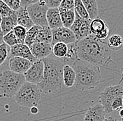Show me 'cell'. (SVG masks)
<instances>
[{"mask_svg":"<svg viewBox=\"0 0 123 121\" xmlns=\"http://www.w3.org/2000/svg\"><path fill=\"white\" fill-rule=\"evenodd\" d=\"M85 7L86 8L90 20L98 18L99 10L97 0H81Z\"/></svg>","mask_w":123,"mask_h":121,"instance_id":"cell-22","label":"cell"},{"mask_svg":"<svg viewBox=\"0 0 123 121\" xmlns=\"http://www.w3.org/2000/svg\"><path fill=\"white\" fill-rule=\"evenodd\" d=\"M119 115H120V116L121 117V118H123V108H122L120 110V112H119Z\"/></svg>","mask_w":123,"mask_h":121,"instance_id":"cell-40","label":"cell"},{"mask_svg":"<svg viewBox=\"0 0 123 121\" xmlns=\"http://www.w3.org/2000/svg\"><path fill=\"white\" fill-rule=\"evenodd\" d=\"M53 41L51 45L53 46L57 43H63L66 45H69L76 43V38L74 32L69 28L62 27L58 29L52 30Z\"/></svg>","mask_w":123,"mask_h":121,"instance_id":"cell-10","label":"cell"},{"mask_svg":"<svg viewBox=\"0 0 123 121\" xmlns=\"http://www.w3.org/2000/svg\"><path fill=\"white\" fill-rule=\"evenodd\" d=\"M44 63V73L38 87L45 94L53 93L60 91L64 86L63 68L64 64L59 59L49 56L42 59Z\"/></svg>","mask_w":123,"mask_h":121,"instance_id":"cell-2","label":"cell"},{"mask_svg":"<svg viewBox=\"0 0 123 121\" xmlns=\"http://www.w3.org/2000/svg\"><path fill=\"white\" fill-rule=\"evenodd\" d=\"M123 106V97H117L114 99L111 104V109L113 111L120 110Z\"/></svg>","mask_w":123,"mask_h":121,"instance_id":"cell-34","label":"cell"},{"mask_svg":"<svg viewBox=\"0 0 123 121\" xmlns=\"http://www.w3.org/2000/svg\"><path fill=\"white\" fill-rule=\"evenodd\" d=\"M41 27L38 25H34L30 29L27 31V36L25 38V44L27 45L28 47H31V45H33L35 43V39L37 37V35L38 33V31L41 29Z\"/></svg>","mask_w":123,"mask_h":121,"instance_id":"cell-25","label":"cell"},{"mask_svg":"<svg viewBox=\"0 0 123 121\" xmlns=\"http://www.w3.org/2000/svg\"><path fill=\"white\" fill-rule=\"evenodd\" d=\"M27 31L28 30L27 29H25L24 27H22L18 24L13 29V31L18 39L19 43H25Z\"/></svg>","mask_w":123,"mask_h":121,"instance_id":"cell-28","label":"cell"},{"mask_svg":"<svg viewBox=\"0 0 123 121\" xmlns=\"http://www.w3.org/2000/svg\"><path fill=\"white\" fill-rule=\"evenodd\" d=\"M30 112L31 114L33 115H36L38 113V109L37 106H33L30 108Z\"/></svg>","mask_w":123,"mask_h":121,"instance_id":"cell-37","label":"cell"},{"mask_svg":"<svg viewBox=\"0 0 123 121\" xmlns=\"http://www.w3.org/2000/svg\"><path fill=\"white\" fill-rule=\"evenodd\" d=\"M0 25L4 35L13 31V29L18 25V18L16 13L15 12L13 14L6 17H2Z\"/></svg>","mask_w":123,"mask_h":121,"instance_id":"cell-19","label":"cell"},{"mask_svg":"<svg viewBox=\"0 0 123 121\" xmlns=\"http://www.w3.org/2000/svg\"><path fill=\"white\" fill-rule=\"evenodd\" d=\"M68 52V45L63 43H57L53 46V54L59 59H64Z\"/></svg>","mask_w":123,"mask_h":121,"instance_id":"cell-24","label":"cell"},{"mask_svg":"<svg viewBox=\"0 0 123 121\" xmlns=\"http://www.w3.org/2000/svg\"><path fill=\"white\" fill-rule=\"evenodd\" d=\"M68 45V52L66 56L62 59V63H69L72 61V63H74L75 60L78 59V55H77V50L76 47V43H71L67 45Z\"/></svg>","mask_w":123,"mask_h":121,"instance_id":"cell-26","label":"cell"},{"mask_svg":"<svg viewBox=\"0 0 123 121\" xmlns=\"http://www.w3.org/2000/svg\"><path fill=\"white\" fill-rule=\"evenodd\" d=\"M106 111L100 103L90 106L85 116L84 121H104L106 119Z\"/></svg>","mask_w":123,"mask_h":121,"instance_id":"cell-15","label":"cell"},{"mask_svg":"<svg viewBox=\"0 0 123 121\" xmlns=\"http://www.w3.org/2000/svg\"><path fill=\"white\" fill-rule=\"evenodd\" d=\"M11 47L6 43H3L0 45V66L6 61L10 54Z\"/></svg>","mask_w":123,"mask_h":121,"instance_id":"cell-30","label":"cell"},{"mask_svg":"<svg viewBox=\"0 0 123 121\" xmlns=\"http://www.w3.org/2000/svg\"><path fill=\"white\" fill-rule=\"evenodd\" d=\"M40 1H41V0H21V6L28 7L31 5L38 3Z\"/></svg>","mask_w":123,"mask_h":121,"instance_id":"cell-36","label":"cell"},{"mask_svg":"<svg viewBox=\"0 0 123 121\" xmlns=\"http://www.w3.org/2000/svg\"><path fill=\"white\" fill-rule=\"evenodd\" d=\"M75 43L78 59L103 67L115 63L109 52L107 43L99 40L94 35L77 40Z\"/></svg>","mask_w":123,"mask_h":121,"instance_id":"cell-1","label":"cell"},{"mask_svg":"<svg viewBox=\"0 0 123 121\" xmlns=\"http://www.w3.org/2000/svg\"><path fill=\"white\" fill-rule=\"evenodd\" d=\"M47 21L48 27L52 30L63 27L59 8H48L47 12Z\"/></svg>","mask_w":123,"mask_h":121,"instance_id":"cell-16","label":"cell"},{"mask_svg":"<svg viewBox=\"0 0 123 121\" xmlns=\"http://www.w3.org/2000/svg\"><path fill=\"white\" fill-rule=\"evenodd\" d=\"M1 22V15H0V23Z\"/></svg>","mask_w":123,"mask_h":121,"instance_id":"cell-41","label":"cell"},{"mask_svg":"<svg viewBox=\"0 0 123 121\" xmlns=\"http://www.w3.org/2000/svg\"><path fill=\"white\" fill-rule=\"evenodd\" d=\"M4 43H6L8 46H9L10 47L15 45L19 43L18 39L15 36L14 33L13 31H10L9 33H6V35H4Z\"/></svg>","mask_w":123,"mask_h":121,"instance_id":"cell-29","label":"cell"},{"mask_svg":"<svg viewBox=\"0 0 123 121\" xmlns=\"http://www.w3.org/2000/svg\"><path fill=\"white\" fill-rule=\"evenodd\" d=\"M76 79V72L72 66L64 64L63 68V83L66 88H71L75 86Z\"/></svg>","mask_w":123,"mask_h":121,"instance_id":"cell-18","label":"cell"},{"mask_svg":"<svg viewBox=\"0 0 123 121\" xmlns=\"http://www.w3.org/2000/svg\"><path fill=\"white\" fill-rule=\"evenodd\" d=\"M90 31L92 35L101 40H106L110 32V29L106 22L99 17L91 21Z\"/></svg>","mask_w":123,"mask_h":121,"instance_id":"cell-11","label":"cell"},{"mask_svg":"<svg viewBox=\"0 0 123 121\" xmlns=\"http://www.w3.org/2000/svg\"><path fill=\"white\" fill-rule=\"evenodd\" d=\"M60 9V8H59ZM61 15L62 22L63 27L70 29L76 19V11L74 9L72 10H62L60 9Z\"/></svg>","mask_w":123,"mask_h":121,"instance_id":"cell-20","label":"cell"},{"mask_svg":"<svg viewBox=\"0 0 123 121\" xmlns=\"http://www.w3.org/2000/svg\"><path fill=\"white\" fill-rule=\"evenodd\" d=\"M108 48L112 51H119L123 47V38L121 36L115 34L108 38L107 42Z\"/></svg>","mask_w":123,"mask_h":121,"instance_id":"cell-23","label":"cell"},{"mask_svg":"<svg viewBox=\"0 0 123 121\" xmlns=\"http://www.w3.org/2000/svg\"><path fill=\"white\" fill-rule=\"evenodd\" d=\"M4 34L2 30H1V25H0V45H1V44L4 43Z\"/></svg>","mask_w":123,"mask_h":121,"instance_id":"cell-38","label":"cell"},{"mask_svg":"<svg viewBox=\"0 0 123 121\" xmlns=\"http://www.w3.org/2000/svg\"><path fill=\"white\" fill-rule=\"evenodd\" d=\"M49 8H59L62 0H43Z\"/></svg>","mask_w":123,"mask_h":121,"instance_id":"cell-35","label":"cell"},{"mask_svg":"<svg viewBox=\"0 0 123 121\" xmlns=\"http://www.w3.org/2000/svg\"><path fill=\"white\" fill-rule=\"evenodd\" d=\"M30 48L31 54L37 60H42L53 53V46L47 43H34Z\"/></svg>","mask_w":123,"mask_h":121,"instance_id":"cell-13","label":"cell"},{"mask_svg":"<svg viewBox=\"0 0 123 121\" xmlns=\"http://www.w3.org/2000/svg\"><path fill=\"white\" fill-rule=\"evenodd\" d=\"M104 121H116V118H115V117L111 116V117L106 118V119H105Z\"/></svg>","mask_w":123,"mask_h":121,"instance_id":"cell-39","label":"cell"},{"mask_svg":"<svg viewBox=\"0 0 123 121\" xmlns=\"http://www.w3.org/2000/svg\"><path fill=\"white\" fill-rule=\"evenodd\" d=\"M123 79V75L120 83L115 86H108L102 93H100L99 102L104 106L106 114H110L113 112V110L111 109V104L114 99L117 97H123V86L121 85Z\"/></svg>","mask_w":123,"mask_h":121,"instance_id":"cell-6","label":"cell"},{"mask_svg":"<svg viewBox=\"0 0 123 121\" xmlns=\"http://www.w3.org/2000/svg\"><path fill=\"white\" fill-rule=\"evenodd\" d=\"M59 8L62 10L74 9V0H62Z\"/></svg>","mask_w":123,"mask_h":121,"instance_id":"cell-33","label":"cell"},{"mask_svg":"<svg viewBox=\"0 0 123 121\" xmlns=\"http://www.w3.org/2000/svg\"></svg>","mask_w":123,"mask_h":121,"instance_id":"cell-43","label":"cell"},{"mask_svg":"<svg viewBox=\"0 0 123 121\" xmlns=\"http://www.w3.org/2000/svg\"><path fill=\"white\" fill-rule=\"evenodd\" d=\"M72 68L76 75V89L82 91L93 90L99 84L101 73L99 66L77 59L73 63Z\"/></svg>","mask_w":123,"mask_h":121,"instance_id":"cell-3","label":"cell"},{"mask_svg":"<svg viewBox=\"0 0 123 121\" xmlns=\"http://www.w3.org/2000/svg\"></svg>","mask_w":123,"mask_h":121,"instance_id":"cell-42","label":"cell"},{"mask_svg":"<svg viewBox=\"0 0 123 121\" xmlns=\"http://www.w3.org/2000/svg\"><path fill=\"white\" fill-rule=\"evenodd\" d=\"M41 93L38 85L25 82L16 93L14 98L18 105L31 108L38 105L41 99Z\"/></svg>","mask_w":123,"mask_h":121,"instance_id":"cell-5","label":"cell"},{"mask_svg":"<svg viewBox=\"0 0 123 121\" xmlns=\"http://www.w3.org/2000/svg\"><path fill=\"white\" fill-rule=\"evenodd\" d=\"M29 15L34 25L44 27H48L47 21V12L49 8L41 0L39 2L27 7Z\"/></svg>","mask_w":123,"mask_h":121,"instance_id":"cell-7","label":"cell"},{"mask_svg":"<svg viewBox=\"0 0 123 121\" xmlns=\"http://www.w3.org/2000/svg\"><path fill=\"white\" fill-rule=\"evenodd\" d=\"M74 10L78 15L84 19H90L81 0H74Z\"/></svg>","mask_w":123,"mask_h":121,"instance_id":"cell-27","label":"cell"},{"mask_svg":"<svg viewBox=\"0 0 123 121\" xmlns=\"http://www.w3.org/2000/svg\"><path fill=\"white\" fill-rule=\"evenodd\" d=\"M10 56H18L30 60L33 63L37 59L31 54L30 47L25 45V43H18L15 45L11 47L10 50Z\"/></svg>","mask_w":123,"mask_h":121,"instance_id":"cell-14","label":"cell"},{"mask_svg":"<svg viewBox=\"0 0 123 121\" xmlns=\"http://www.w3.org/2000/svg\"><path fill=\"white\" fill-rule=\"evenodd\" d=\"M15 12V11L12 10L6 3H4L3 1L0 0V15H1V18L12 15Z\"/></svg>","mask_w":123,"mask_h":121,"instance_id":"cell-31","label":"cell"},{"mask_svg":"<svg viewBox=\"0 0 123 121\" xmlns=\"http://www.w3.org/2000/svg\"><path fill=\"white\" fill-rule=\"evenodd\" d=\"M16 15L18 18V24L24 27L27 30L30 29L34 25V22H32L30 18L27 8L25 6H20L16 11Z\"/></svg>","mask_w":123,"mask_h":121,"instance_id":"cell-17","label":"cell"},{"mask_svg":"<svg viewBox=\"0 0 123 121\" xmlns=\"http://www.w3.org/2000/svg\"><path fill=\"white\" fill-rule=\"evenodd\" d=\"M1 1L6 3L14 11H16L21 6V0H1Z\"/></svg>","mask_w":123,"mask_h":121,"instance_id":"cell-32","label":"cell"},{"mask_svg":"<svg viewBox=\"0 0 123 121\" xmlns=\"http://www.w3.org/2000/svg\"><path fill=\"white\" fill-rule=\"evenodd\" d=\"M30 60L18 56L11 57L8 61V67L11 71L18 74H25L31 66Z\"/></svg>","mask_w":123,"mask_h":121,"instance_id":"cell-12","label":"cell"},{"mask_svg":"<svg viewBox=\"0 0 123 121\" xmlns=\"http://www.w3.org/2000/svg\"><path fill=\"white\" fill-rule=\"evenodd\" d=\"M92 20L84 19L76 13L75 21L70 28L76 36V40H80L92 35L90 31V24Z\"/></svg>","mask_w":123,"mask_h":121,"instance_id":"cell-8","label":"cell"},{"mask_svg":"<svg viewBox=\"0 0 123 121\" xmlns=\"http://www.w3.org/2000/svg\"><path fill=\"white\" fill-rule=\"evenodd\" d=\"M26 82L23 74H18L9 70H4L0 73V97L11 98L15 97L16 93Z\"/></svg>","mask_w":123,"mask_h":121,"instance_id":"cell-4","label":"cell"},{"mask_svg":"<svg viewBox=\"0 0 123 121\" xmlns=\"http://www.w3.org/2000/svg\"><path fill=\"white\" fill-rule=\"evenodd\" d=\"M52 41H53L52 29L49 27H41L37 35L35 43H47L51 44Z\"/></svg>","mask_w":123,"mask_h":121,"instance_id":"cell-21","label":"cell"},{"mask_svg":"<svg viewBox=\"0 0 123 121\" xmlns=\"http://www.w3.org/2000/svg\"><path fill=\"white\" fill-rule=\"evenodd\" d=\"M44 63L43 60H37L30 68L24 74L26 82L38 85L43 78Z\"/></svg>","mask_w":123,"mask_h":121,"instance_id":"cell-9","label":"cell"}]
</instances>
